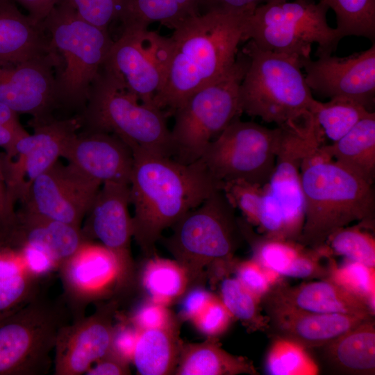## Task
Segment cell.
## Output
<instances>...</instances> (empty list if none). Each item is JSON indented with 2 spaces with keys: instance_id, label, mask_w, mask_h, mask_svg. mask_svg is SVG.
<instances>
[{
  "instance_id": "6da1fadb",
  "label": "cell",
  "mask_w": 375,
  "mask_h": 375,
  "mask_svg": "<svg viewBox=\"0 0 375 375\" xmlns=\"http://www.w3.org/2000/svg\"><path fill=\"white\" fill-rule=\"evenodd\" d=\"M129 188L133 238L142 252L153 256L164 230L200 205L222 183L201 159L183 164L171 157L133 152Z\"/></svg>"
},
{
  "instance_id": "7a4b0ae2",
  "label": "cell",
  "mask_w": 375,
  "mask_h": 375,
  "mask_svg": "<svg viewBox=\"0 0 375 375\" xmlns=\"http://www.w3.org/2000/svg\"><path fill=\"white\" fill-rule=\"evenodd\" d=\"M253 12L209 11L178 24L170 37L172 56L155 106L172 115L194 92L228 72Z\"/></svg>"
},
{
  "instance_id": "3957f363",
  "label": "cell",
  "mask_w": 375,
  "mask_h": 375,
  "mask_svg": "<svg viewBox=\"0 0 375 375\" xmlns=\"http://www.w3.org/2000/svg\"><path fill=\"white\" fill-rule=\"evenodd\" d=\"M300 178L304 223L299 243L318 250L332 234L351 222L374 227L373 184L333 160L321 145L303 158Z\"/></svg>"
},
{
  "instance_id": "277c9868",
  "label": "cell",
  "mask_w": 375,
  "mask_h": 375,
  "mask_svg": "<svg viewBox=\"0 0 375 375\" xmlns=\"http://www.w3.org/2000/svg\"><path fill=\"white\" fill-rule=\"evenodd\" d=\"M235 210L222 189L217 190L176 222L172 234L163 240L194 285L233 271L235 253L244 240Z\"/></svg>"
},
{
  "instance_id": "5b68a950",
  "label": "cell",
  "mask_w": 375,
  "mask_h": 375,
  "mask_svg": "<svg viewBox=\"0 0 375 375\" xmlns=\"http://www.w3.org/2000/svg\"><path fill=\"white\" fill-rule=\"evenodd\" d=\"M77 115L82 131L112 134L133 153L172 157L167 113L142 103L103 67L91 87L85 108Z\"/></svg>"
},
{
  "instance_id": "8992f818",
  "label": "cell",
  "mask_w": 375,
  "mask_h": 375,
  "mask_svg": "<svg viewBox=\"0 0 375 375\" xmlns=\"http://www.w3.org/2000/svg\"><path fill=\"white\" fill-rule=\"evenodd\" d=\"M60 64L55 72L59 109L79 114L114 42L108 29L81 18L69 6L58 2L42 22Z\"/></svg>"
},
{
  "instance_id": "52a82bcc",
  "label": "cell",
  "mask_w": 375,
  "mask_h": 375,
  "mask_svg": "<svg viewBox=\"0 0 375 375\" xmlns=\"http://www.w3.org/2000/svg\"><path fill=\"white\" fill-rule=\"evenodd\" d=\"M247 42L242 49L249 58L240 88L242 112L278 126L309 119L316 99L305 81L300 61Z\"/></svg>"
},
{
  "instance_id": "ba28073f",
  "label": "cell",
  "mask_w": 375,
  "mask_h": 375,
  "mask_svg": "<svg viewBox=\"0 0 375 375\" xmlns=\"http://www.w3.org/2000/svg\"><path fill=\"white\" fill-rule=\"evenodd\" d=\"M249 65V56L242 51L228 72L194 92L175 110L171 158L183 164L200 160L208 144L240 117V88Z\"/></svg>"
},
{
  "instance_id": "9c48e42d",
  "label": "cell",
  "mask_w": 375,
  "mask_h": 375,
  "mask_svg": "<svg viewBox=\"0 0 375 375\" xmlns=\"http://www.w3.org/2000/svg\"><path fill=\"white\" fill-rule=\"evenodd\" d=\"M328 6L322 1L283 0L261 4L249 17L243 42L252 41L259 49L284 54L299 61L332 54L340 40L327 22Z\"/></svg>"
},
{
  "instance_id": "30bf717a",
  "label": "cell",
  "mask_w": 375,
  "mask_h": 375,
  "mask_svg": "<svg viewBox=\"0 0 375 375\" xmlns=\"http://www.w3.org/2000/svg\"><path fill=\"white\" fill-rule=\"evenodd\" d=\"M69 316L62 298L53 301L40 294L0 319V375L48 373L58 333Z\"/></svg>"
},
{
  "instance_id": "8fae6325",
  "label": "cell",
  "mask_w": 375,
  "mask_h": 375,
  "mask_svg": "<svg viewBox=\"0 0 375 375\" xmlns=\"http://www.w3.org/2000/svg\"><path fill=\"white\" fill-rule=\"evenodd\" d=\"M281 140L280 126L271 129L238 117L208 144L201 159L222 184L240 180L264 187L273 173Z\"/></svg>"
},
{
  "instance_id": "7c38bea8",
  "label": "cell",
  "mask_w": 375,
  "mask_h": 375,
  "mask_svg": "<svg viewBox=\"0 0 375 375\" xmlns=\"http://www.w3.org/2000/svg\"><path fill=\"white\" fill-rule=\"evenodd\" d=\"M172 53L170 37L148 28L122 25L103 67L115 74L143 103L155 106L167 74ZM156 107V106H155Z\"/></svg>"
},
{
  "instance_id": "4fadbf2b",
  "label": "cell",
  "mask_w": 375,
  "mask_h": 375,
  "mask_svg": "<svg viewBox=\"0 0 375 375\" xmlns=\"http://www.w3.org/2000/svg\"><path fill=\"white\" fill-rule=\"evenodd\" d=\"M58 271L63 288L62 299L72 319L85 316L89 304L114 299L131 285L116 256L92 240L84 241Z\"/></svg>"
},
{
  "instance_id": "5bb4252c",
  "label": "cell",
  "mask_w": 375,
  "mask_h": 375,
  "mask_svg": "<svg viewBox=\"0 0 375 375\" xmlns=\"http://www.w3.org/2000/svg\"><path fill=\"white\" fill-rule=\"evenodd\" d=\"M32 134L21 138L10 158L0 156L10 201L23 203L33 181L63 156L69 140L80 130L77 115L31 125Z\"/></svg>"
},
{
  "instance_id": "9a60e30c",
  "label": "cell",
  "mask_w": 375,
  "mask_h": 375,
  "mask_svg": "<svg viewBox=\"0 0 375 375\" xmlns=\"http://www.w3.org/2000/svg\"><path fill=\"white\" fill-rule=\"evenodd\" d=\"M101 184L58 160L32 183L23 207L46 217L81 228Z\"/></svg>"
},
{
  "instance_id": "2e32d148",
  "label": "cell",
  "mask_w": 375,
  "mask_h": 375,
  "mask_svg": "<svg viewBox=\"0 0 375 375\" xmlns=\"http://www.w3.org/2000/svg\"><path fill=\"white\" fill-rule=\"evenodd\" d=\"M57 53L23 62L0 60V101L17 113L31 115V124L51 121L59 109L55 72Z\"/></svg>"
},
{
  "instance_id": "e0dca14e",
  "label": "cell",
  "mask_w": 375,
  "mask_h": 375,
  "mask_svg": "<svg viewBox=\"0 0 375 375\" xmlns=\"http://www.w3.org/2000/svg\"><path fill=\"white\" fill-rule=\"evenodd\" d=\"M301 60L305 81L317 94L331 99L358 103L372 112L375 99V43L363 51L347 57L332 54Z\"/></svg>"
},
{
  "instance_id": "ac0fdd59",
  "label": "cell",
  "mask_w": 375,
  "mask_h": 375,
  "mask_svg": "<svg viewBox=\"0 0 375 375\" xmlns=\"http://www.w3.org/2000/svg\"><path fill=\"white\" fill-rule=\"evenodd\" d=\"M114 298L97 304L95 311L60 329L54 349L55 375H81L109 351L119 308Z\"/></svg>"
},
{
  "instance_id": "d6986e66",
  "label": "cell",
  "mask_w": 375,
  "mask_h": 375,
  "mask_svg": "<svg viewBox=\"0 0 375 375\" xmlns=\"http://www.w3.org/2000/svg\"><path fill=\"white\" fill-rule=\"evenodd\" d=\"M130 205L128 183H103L83 219L81 231L86 240H99L116 256L132 283L135 268L131 251Z\"/></svg>"
},
{
  "instance_id": "ffe728a7",
  "label": "cell",
  "mask_w": 375,
  "mask_h": 375,
  "mask_svg": "<svg viewBox=\"0 0 375 375\" xmlns=\"http://www.w3.org/2000/svg\"><path fill=\"white\" fill-rule=\"evenodd\" d=\"M62 158L87 177L99 182L128 183L133 154L117 136L103 132H77Z\"/></svg>"
},
{
  "instance_id": "44dd1931",
  "label": "cell",
  "mask_w": 375,
  "mask_h": 375,
  "mask_svg": "<svg viewBox=\"0 0 375 375\" xmlns=\"http://www.w3.org/2000/svg\"><path fill=\"white\" fill-rule=\"evenodd\" d=\"M269 331L307 349L322 348L347 331L374 317L315 312L263 302ZM267 330V331H268Z\"/></svg>"
},
{
  "instance_id": "7402d4cb",
  "label": "cell",
  "mask_w": 375,
  "mask_h": 375,
  "mask_svg": "<svg viewBox=\"0 0 375 375\" xmlns=\"http://www.w3.org/2000/svg\"><path fill=\"white\" fill-rule=\"evenodd\" d=\"M240 224L244 240L251 244L253 258L265 267L282 277L326 278L328 263L324 265L322 260L330 256L324 250L312 249L295 241L258 237L245 219H241Z\"/></svg>"
},
{
  "instance_id": "603a6c76",
  "label": "cell",
  "mask_w": 375,
  "mask_h": 375,
  "mask_svg": "<svg viewBox=\"0 0 375 375\" xmlns=\"http://www.w3.org/2000/svg\"><path fill=\"white\" fill-rule=\"evenodd\" d=\"M261 302L283 305L322 313H342L374 317L368 304L328 278L289 286L281 282Z\"/></svg>"
},
{
  "instance_id": "cb8c5ba5",
  "label": "cell",
  "mask_w": 375,
  "mask_h": 375,
  "mask_svg": "<svg viewBox=\"0 0 375 375\" xmlns=\"http://www.w3.org/2000/svg\"><path fill=\"white\" fill-rule=\"evenodd\" d=\"M85 240L81 228L46 217L22 206L16 210L15 222L10 234L0 242L15 247L22 244L36 247L47 253L59 267Z\"/></svg>"
},
{
  "instance_id": "d4e9b609",
  "label": "cell",
  "mask_w": 375,
  "mask_h": 375,
  "mask_svg": "<svg viewBox=\"0 0 375 375\" xmlns=\"http://www.w3.org/2000/svg\"><path fill=\"white\" fill-rule=\"evenodd\" d=\"M53 53L42 23L23 14L12 0L0 1V60L23 62Z\"/></svg>"
},
{
  "instance_id": "484cf974",
  "label": "cell",
  "mask_w": 375,
  "mask_h": 375,
  "mask_svg": "<svg viewBox=\"0 0 375 375\" xmlns=\"http://www.w3.org/2000/svg\"><path fill=\"white\" fill-rule=\"evenodd\" d=\"M322 348L326 360L336 372L351 375H374V317L347 331Z\"/></svg>"
},
{
  "instance_id": "4316f807",
  "label": "cell",
  "mask_w": 375,
  "mask_h": 375,
  "mask_svg": "<svg viewBox=\"0 0 375 375\" xmlns=\"http://www.w3.org/2000/svg\"><path fill=\"white\" fill-rule=\"evenodd\" d=\"M333 160L373 184L375 178V113L360 120L347 134L331 144L321 145Z\"/></svg>"
},
{
  "instance_id": "83f0119b",
  "label": "cell",
  "mask_w": 375,
  "mask_h": 375,
  "mask_svg": "<svg viewBox=\"0 0 375 375\" xmlns=\"http://www.w3.org/2000/svg\"><path fill=\"white\" fill-rule=\"evenodd\" d=\"M258 374L251 361L225 351L215 338L199 343L183 344L174 374Z\"/></svg>"
},
{
  "instance_id": "f1b7e54d",
  "label": "cell",
  "mask_w": 375,
  "mask_h": 375,
  "mask_svg": "<svg viewBox=\"0 0 375 375\" xmlns=\"http://www.w3.org/2000/svg\"><path fill=\"white\" fill-rule=\"evenodd\" d=\"M182 344L178 320L165 327L141 331L132 362L141 375L174 374Z\"/></svg>"
},
{
  "instance_id": "f546056e",
  "label": "cell",
  "mask_w": 375,
  "mask_h": 375,
  "mask_svg": "<svg viewBox=\"0 0 375 375\" xmlns=\"http://www.w3.org/2000/svg\"><path fill=\"white\" fill-rule=\"evenodd\" d=\"M140 280L150 299L166 306L195 286L188 272L176 260L159 257L149 258L145 263Z\"/></svg>"
},
{
  "instance_id": "4dcf8cb0",
  "label": "cell",
  "mask_w": 375,
  "mask_h": 375,
  "mask_svg": "<svg viewBox=\"0 0 375 375\" xmlns=\"http://www.w3.org/2000/svg\"><path fill=\"white\" fill-rule=\"evenodd\" d=\"M203 0H133L122 24L144 28L153 22L174 29L184 20L201 14Z\"/></svg>"
},
{
  "instance_id": "1f68e13d",
  "label": "cell",
  "mask_w": 375,
  "mask_h": 375,
  "mask_svg": "<svg viewBox=\"0 0 375 375\" xmlns=\"http://www.w3.org/2000/svg\"><path fill=\"white\" fill-rule=\"evenodd\" d=\"M372 112L358 103L344 99H331L325 103L316 100L310 111L322 133L333 142Z\"/></svg>"
},
{
  "instance_id": "d6a6232c",
  "label": "cell",
  "mask_w": 375,
  "mask_h": 375,
  "mask_svg": "<svg viewBox=\"0 0 375 375\" xmlns=\"http://www.w3.org/2000/svg\"><path fill=\"white\" fill-rule=\"evenodd\" d=\"M336 16L340 40L347 36L375 41V0H322Z\"/></svg>"
},
{
  "instance_id": "836d02e7",
  "label": "cell",
  "mask_w": 375,
  "mask_h": 375,
  "mask_svg": "<svg viewBox=\"0 0 375 375\" xmlns=\"http://www.w3.org/2000/svg\"><path fill=\"white\" fill-rule=\"evenodd\" d=\"M270 375H316L319 367L307 349L290 340L273 335L265 361Z\"/></svg>"
},
{
  "instance_id": "e575fe53",
  "label": "cell",
  "mask_w": 375,
  "mask_h": 375,
  "mask_svg": "<svg viewBox=\"0 0 375 375\" xmlns=\"http://www.w3.org/2000/svg\"><path fill=\"white\" fill-rule=\"evenodd\" d=\"M219 291V299L228 312L249 331L268 330V318L261 312V300L244 288L236 278H223Z\"/></svg>"
},
{
  "instance_id": "d590c367",
  "label": "cell",
  "mask_w": 375,
  "mask_h": 375,
  "mask_svg": "<svg viewBox=\"0 0 375 375\" xmlns=\"http://www.w3.org/2000/svg\"><path fill=\"white\" fill-rule=\"evenodd\" d=\"M361 224L342 228L328 239L326 246L331 255L344 256L347 260L375 267V240Z\"/></svg>"
},
{
  "instance_id": "8d00e7d4",
  "label": "cell",
  "mask_w": 375,
  "mask_h": 375,
  "mask_svg": "<svg viewBox=\"0 0 375 375\" xmlns=\"http://www.w3.org/2000/svg\"><path fill=\"white\" fill-rule=\"evenodd\" d=\"M326 278L363 300L374 312L375 267L349 260L338 266L330 258Z\"/></svg>"
},
{
  "instance_id": "74e56055",
  "label": "cell",
  "mask_w": 375,
  "mask_h": 375,
  "mask_svg": "<svg viewBox=\"0 0 375 375\" xmlns=\"http://www.w3.org/2000/svg\"><path fill=\"white\" fill-rule=\"evenodd\" d=\"M41 279L28 270L0 278V319L18 310L40 295Z\"/></svg>"
},
{
  "instance_id": "f35d334b",
  "label": "cell",
  "mask_w": 375,
  "mask_h": 375,
  "mask_svg": "<svg viewBox=\"0 0 375 375\" xmlns=\"http://www.w3.org/2000/svg\"><path fill=\"white\" fill-rule=\"evenodd\" d=\"M132 1L133 0H58V2L72 7L85 22L105 29H108L113 22H119L122 24L124 22Z\"/></svg>"
},
{
  "instance_id": "ab89813d",
  "label": "cell",
  "mask_w": 375,
  "mask_h": 375,
  "mask_svg": "<svg viewBox=\"0 0 375 375\" xmlns=\"http://www.w3.org/2000/svg\"><path fill=\"white\" fill-rule=\"evenodd\" d=\"M222 190L234 208L240 210L244 219L258 226L263 187L238 180L223 183Z\"/></svg>"
},
{
  "instance_id": "60d3db41",
  "label": "cell",
  "mask_w": 375,
  "mask_h": 375,
  "mask_svg": "<svg viewBox=\"0 0 375 375\" xmlns=\"http://www.w3.org/2000/svg\"><path fill=\"white\" fill-rule=\"evenodd\" d=\"M233 271L236 278L260 300L282 281V276L262 266L254 258L236 262Z\"/></svg>"
},
{
  "instance_id": "b9f144b4",
  "label": "cell",
  "mask_w": 375,
  "mask_h": 375,
  "mask_svg": "<svg viewBox=\"0 0 375 375\" xmlns=\"http://www.w3.org/2000/svg\"><path fill=\"white\" fill-rule=\"evenodd\" d=\"M233 319L219 297L215 296L192 322L201 333L216 338L228 329Z\"/></svg>"
},
{
  "instance_id": "7bdbcfd3",
  "label": "cell",
  "mask_w": 375,
  "mask_h": 375,
  "mask_svg": "<svg viewBox=\"0 0 375 375\" xmlns=\"http://www.w3.org/2000/svg\"><path fill=\"white\" fill-rule=\"evenodd\" d=\"M128 319L140 331L165 327L177 320L166 306L151 300L140 306Z\"/></svg>"
},
{
  "instance_id": "ee69618b",
  "label": "cell",
  "mask_w": 375,
  "mask_h": 375,
  "mask_svg": "<svg viewBox=\"0 0 375 375\" xmlns=\"http://www.w3.org/2000/svg\"><path fill=\"white\" fill-rule=\"evenodd\" d=\"M139 334L140 331L128 319L114 324L108 353L129 364L133 361Z\"/></svg>"
},
{
  "instance_id": "f6af8a7d",
  "label": "cell",
  "mask_w": 375,
  "mask_h": 375,
  "mask_svg": "<svg viewBox=\"0 0 375 375\" xmlns=\"http://www.w3.org/2000/svg\"><path fill=\"white\" fill-rule=\"evenodd\" d=\"M201 285L191 288L182 297V303L179 312L181 320L192 322L208 306L215 297Z\"/></svg>"
},
{
  "instance_id": "bcb514c9",
  "label": "cell",
  "mask_w": 375,
  "mask_h": 375,
  "mask_svg": "<svg viewBox=\"0 0 375 375\" xmlns=\"http://www.w3.org/2000/svg\"><path fill=\"white\" fill-rule=\"evenodd\" d=\"M16 247L21 251L28 271L36 276L42 278L58 270V264L44 251L28 244Z\"/></svg>"
},
{
  "instance_id": "7dc6e473",
  "label": "cell",
  "mask_w": 375,
  "mask_h": 375,
  "mask_svg": "<svg viewBox=\"0 0 375 375\" xmlns=\"http://www.w3.org/2000/svg\"><path fill=\"white\" fill-rule=\"evenodd\" d=\"M283 0H203L201 14L209 11L249 12L261 4Z\"/></svg>"
},
{
  "instance_id": "c3c4849f",
  "label": "cell",
  "mask_w": 375,
  "mask_h": 375,
  "mask_svg": "<svg viewBox=\"0 0 375 375\" xmlns=\"http://www.w3.org/2000/svg\"><path fill=\"white\" fill-rule=\"evenodd\" d=\"M16 219V210L12 205L0 162V242L10 233Z\"/></svg>"
},
{
  "instance_id": "681fc988",
  "label": "cell",
  "mask_w": 375,
  "mask_h": 375,
  "mask_svg": "<svg viewBox=\"0 0 375 375\" xmlns=\"http://www.w3.org/2000/svg\"><path fill=\"white\" fill-rule=\"evenodd\" d=\"M88 375H126L130 374L129 364L107 353L99 359L85 372Z\"/></svg>"
},
{
  "instance_id": "f907efd6",
  "label": "cell",
  "mask_w": 375,
  "mask_h": 375,
  "mask_svg": "<svg viewBox=\"0 0 375 375\" xmlns=\"http://www.w3.org/2000/svg\"><path fill=\"white\" fill-rule=\"evenodd\" d=\"M20 4L28 15L38 23H42L56 6L58 0H12Z\"/></svg>"
},
{
  "instance_id": "816d5d0a",
  "label": "cell",
  "mask_w": 375,
  "mask_h": 375,
  "mask_svg": "<svg viewBox=\"0 0 375 375\" xmlns=\"http://www.w3.org/2000/svg\"><path fill=\"white\" fill-rule=\"evenodd\" d=\"M28 133L22 126H12L0 124V147L5 149L3 155L10 158L17 141Z\"/></svg>"
},
{
  "instance_id": "f5cc1de1",
  "label": "cell",
  "mask_w": 375,
  "mask_h": 375,
  "mask_svg": "<svg viewBox=\"0 0 375 375\" xmlns=\"http://www.w3.org/2000/svg\"><path fill=\"white\" fill-rule=\"evenodd\" d=\"M0 124L12 126H22L18 113L1 101H0Z\"/></svg>"
},
{
  "instance_id": "db71d44e",
  "label": "cell",
  "mask_w": 375,
  "mask_h": 375,
  "mask_svg": "<svg viewBox=\"0 0 375 375\" xmlns=\"http://www.w3.org/2000/svg\"><path fill=\"white\" fill-rule=\"evenodd\" d=\"M0 1H1V0H0Z\"/></svg>"
}]
</instances>
